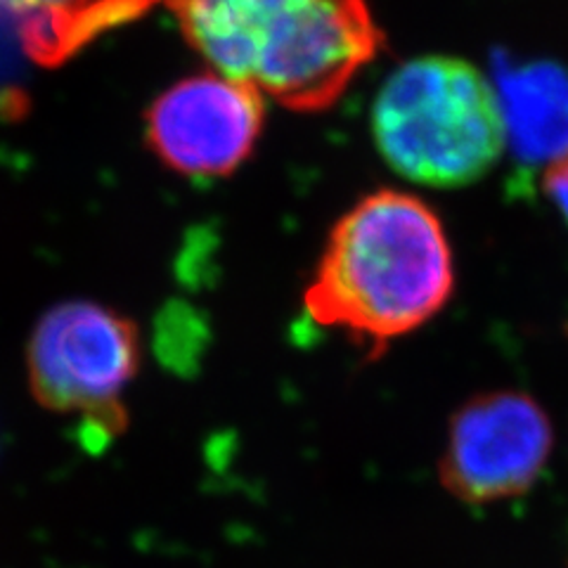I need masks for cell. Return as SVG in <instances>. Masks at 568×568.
Returning <instances> with one entry per match:
<instances>
[{
	"mask_svg": "<svg viewBox=\"0 0 568 568\" xmlns=\"http://www.w3.org/2000/svg\"><path fill=\"white\" fill-rule=\"evenodd\" d=\"M384 162L426 187L471 185L500 162L507 133L495 83L459 58L400 64L372 106Z\"/></svg>",
	"mask_w": 568,
	"mask_h": 568,
	"instance_id": "obj_3",
	"label": "cell"
},
{
	"mask_svg": "<svg viewBox=\"0 0 568 568\" xmlns=\"http://www.w3.org/2000/svg\"><path fill=\"white\" fill-rule=\"evenodd\" d=\"M507 145L526 164H552L568 152V77L555 64L495 60Z\"/></svg>",
	"mask_w": 568,
	"mask_h": 568,
	"instance_id": "obj_7",
	"label": "cell"
},
{
	"mask_svg": "<svg viewBox=\"0 0 568 568\" xmlns=\"http://www.w3.org/2000/svg\"><path fill=\"white\" fill-rule=\"evenodd\" d=\"M20 55H27L22 33L12 14L0 6V104H6L10 98L6 93H14L12 85L20 71Z\"/></svg>",
	"mask_w": 568,
	"mask_h": 568,
	"instance_id": "obj_9",
	"label": "cell"
},
{
	"mask_svg": "<svg viewBox=\"0 0 568 568\" xmlns=\"http://www.w3.org/2000/svg\"><path fill=\"white\" fill-rule=\"evenodd\" d=\"M453 290L450 242L432 206L415 194L379 190L332 227L304 306L317 325L377 355L429 323Z\"/></svg>",
	"mask_w": 568,
	"mask_h": 568,
	"instance_id": "obj_1",
	"label": "cell"
},
{
	"mask_svg": "<svg viewBox=\"0 0 568 568\" xmlns=\"http://www.w3.org/2000/svg\"><path fill=\"white\" fill-rule=\"evenodd\" d=\"M140 361V332L131 317L95 301H67L33 327L27 377L45 410L81 417V436L95 448L126 426L121 398Z\"/></svg>",
	"mask_w": 568,
	"mask_h": 568,
	"instance_id": "obj_4",
	"label": "cell"
},
{
	"mask_svg": "<svg viewBox=\"0 0 568 568\" xmlns=\"http://www.w3.org/2000/svg\"><path fill=\"white\" fill-rule=\"evenodd\" d=\"M185 39L223 77L296 112H320L377 55L365 0H166Z\"/></svg>",
	"mask_w": 568,
	"mask_h": 568,
	"instance_id": "obj_2",
	"label": "cell"
},
{
	"mask_svg": "<svg viewBox=\"0 0 568 568\" xmlns=\"http://www.w3.org/2000/svg\"><path fill=\"white\" fill-rule=\"evenodd\" d=\"M0 6L20 27L29 58L58 62L100 31L140 14L150 0H0Z\"/></svg>",
	"mask_w": 568,
	"mask_h": 568,
	"instance_id": "obj_8",
	"label": "cell"
},
{
	"mask_svg": "<svg viewBox=\"0 0 568 568\" xmlns=\"http://www.w3.org/2000/svg\"><path fill=\"white\" fill-rule=\"evenodd\" d=\"M552 443V422L530 396L519 390L476 396L450 419L438 459L440 484L467 505L519 497L545 471Z\"/></svg>",
	"mask_w": 568,
	"mask_h": 568,
	"instance_id": "obj_5",
	"label": "cell"
},
{
	"mask_svg": "<svg viewBox=\"0 0 568 568\" xmlns=\"http://www.w3.org/2000/svg\"><path fill=\"white\" fill-rule=\"evenodd\" d=\"M263 95L230 77H190L159 95L148 114V145L166 169L223 178L252 156L263 131Z\"/></svg>",
	"mask_w": 568,
	"mask_h": 568,
	"instance_id": "obj_6",
	"label": "cell"
},
{
	"mask_svg": "<svg viewBox=\"0 0 568 568\" xmlns=\"http://www.w3.org/2000/svg\"><path fill=\"white\" fill-rule=\"evenodd\" d=\"M545 190L568 223V152L547 166Z\"/></svg>",
	"mask_w": 568,
	"mask_h": 568,
	"instance_id": "obj_10",
	"label": "cell"
}]
</instances>
